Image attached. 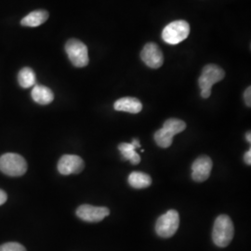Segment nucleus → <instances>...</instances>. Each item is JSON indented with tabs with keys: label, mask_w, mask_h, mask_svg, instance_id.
Returning <instances> with one entry per match:
<instances>
[{
	"label": "nucleus",
	"mask_w": 251,
	"mask_h": 251,
	"mask_svg": "<svg viewBox=\"0 0 251 251\" xmlns=\"http://www.w3.org/2000/svg\"><path fill=\"white\" fill-rule=\"evenodd\" d=\"M234 227L231 218L227 215L217 217L212 230V240L217 247L225 248L233 240Z\"/></svg>",
	"instance_id": "obj_1"
},
{
	"label": "nucleus",
	"mask_w": 251,
	"mask_h": 251,
	"mask_svg": "<svg viewBox=\"0 0 251 251\" xmlns=\"http://www.w3.org/2000/svg\"><path fill=\"white\" fill-rule=\"evenodd\" d=\"M225 72L223 68L216 64H207L198 78V85L201 89V97L207 99L211 95L212 86L225 78Z\"/></svg>",
	"instance_id": "obj_2"
},
{
	"label": "nucleus",
	"mask_w": 251,
	"mask_h": 251,
	"mask_svg": "<svg viewBox=\"0 0 251 251\" xmlns=\"http://www.w3.org/2000/svg\"><path fill=\"white\" fill-rule=\"evenodd\" d=\"M0 171L10 177H19L26 172L27 163L20 154L8 152L0 157Z\"/></svg>",
	"instance_id": "obj_3"
},
{
	"label": "nucleus",
	"mask_w": 251,
	"mask_h": 251,
	"mask_svg": "<svg viewBox=\"0 0 251 251\" xmlns=\"http://www.w3.org/2000/svg\"><path fill=\"white\" fill-rule=\"evenodd\" d=\"M190 25L188 23L179 20L174 21L164 28L162 32L163 40L170 45H177L188 37Z\"/></svg>",
	"instance_id": "obj_4"
},
{
	"label": "nucleus",
	"mask_w": 251,
	"mask_h": 251,
	"mask_svg": "<svg viewBox=\"0 0 251 251\" xmlns=\"http://www.w3.org/2000/svg\"><path fill=\"white\" fill-rule=\"evenodd\" d=\"M179 225V212L175 209H171L157 219L155 232L162 238H170L178 231Z\"/></svg>",
	"instance_id": "obj_5"
},
{
	"label": "nucleus",
	"mask_w": 251,
	"mask_h": 251,
	"mask_svg": "<svg viewBox=\"0 0 251 251\" xmlns=\"http://www.w3.org/2000/svg\"><path fill=\"white\" fill-rule=\"evenodd\" d=\"M65 51L75 67H85L89 64V50L87 46L77 39H70L65 44Z\"/></svg>",
	"instance_id": "obj_6"
},
{
	"label": "nucleus",
	"mask_w": 251,
	"mask_h": 251,
	"mask_svg": "<svg viewBox=\"0 0 251 251\" xmlns=\"http://www.w3.org/2000/svg\"><path fill=\"white\" fill-rule=\"evenodd\" d=\"M110 214V210L105 206L82 205L76 209V215L87 223H99Z\"/></svg>",
	"instance_id": "obj_7"
},
{
	"label": "nucleus",
	"mask_w": 251,
	"mask_h": 251,
	"mask_svg": "<svg viewBox=\"0 0 251 251\" xmlns=\"http://www.w3.org/2000/svg\"><path fill=\"white\" fill-rule=\"evenodd\" d=\"M85 168V163L78 155L64 154L58 162V171L62 175L78 174Z\"/></svg>",
	"instance_id": "obj_8"
},
{
	"label": "nucleus",
	"mask_w": 251,
	"mask_h": 251,
	"mask_svg": "<svg viewBox=\"0 0 251 251\" xmlns=\"http://www.w3.org/2000/svg\"><path fill=\"white\" fill-rule=\"evenodd\" d=\"M141 58L148 67L152 69L160 68L164 63V56L160 48L152 42L144 46Z\"/></svg>",
	"instance_id": "obj_9"
},
{
	"label": "nucleus",
	"mask_w": 251,
	"mask_h": 251,
	"mask_svg": "<svg viewBox=\"0 0 251 251\" xmlns=\"http://www.w3.org/2000/svg\"><path fill=\"white\" fill-rule=\"evenodd\" d=\"M213 163L207 155H201L192 165V178L197 182H203L209 178Z\"/></svg>",
	"instance_id": "obj_10"
},
{
	"label": "nucleus",
	"mask_w": 251,
	"mask_h": 251,
	"mask_svg": "<svg viewBox=\"0 0 251 251\" xmlns=\"http://www.w3.org/2000/svg\"><path fill=\"white\" fill-rule=\"evenodd\" d=\"M114 108L117 111L126 112L130 114H138L142 111L143 104L139 100L133 97H124L117 100L114 104Z\"/></svg>",
	"instance_id": "obj_11"
},
{
	"label": "nucleus",
	"mask_w": 251,
	"mask_h": 251,
	"mask_svg": "<svg viewBox=\"0 0 251 251\" xmlns=\"http://www.w3.org/2000/svg\"><path fill=\"white\" fill-rule=\"evenodd\" d=\"M31 96H32V99L34 100L36 103L41 105L50 104V102L53 101L54 100L52 90L42 85H35L31 92Z\"/></svg>",
	"instance_id": "obj_12"
},
{
	"label": "nucleus",
	"mask_w": 251,
	"mask_h": 251,
	"mask_svg": "<svg viewBox=\"0 0 251 251\" xmlns=\"http://www.w3.org/2000/svg\"><path fill=\"white\" fill-rule=\"evenodd\" d=\"M49 19V12L39 9L30 12L25 18L21 21L22 25L27 27H37L43 25Z\"/></svg>",
	"instance_id": "obj_13"
},
{
	"label": "nucleus",
	"mask_w": 251,
	"mask_h": 251,
	"mask_svg": "<svg viewBox=\"0 0 251 251\" xmlns=\"http://www.w3.org/2000/svg\"><path fill=\"white\" fill-rule=\"evenodd\" d=\"M127 181L131 187L135 189H144L152 184V178L144 172L133 171L128 176Z\"/></svg>",
	"instance_id": "obj_14"
},
{
	"label": "nucleus",
	"mask_w": 251,
	"mask_h": 251,
	"mask_svg": "<svg viewBox=\"0 0 251 251\" xmlns=\"http://www.w3.org/2000/svg\"><path fill=\"white\" fill-rule=\"evenodd\" d=\"M18 82L20 86L24 89L34 87L36 83V74L31 68L25 67L19 72Z\"/></svg>",
	"instance_id": "obj_15"
},
{
	"label": "nucleus",
	"mask_w": 251,
	"mask_h": 251,
	"mask_svg": "<svg viewBox=\"0 0 251 251\" xmlns=\"http://www.w3.org/2000/svg\"><path fill=\"white\" fill-rule=\"evenodd\" d=\"M162 128L168 134L174 137L175 135L179 134L186 128V124L184 121L177 118H170L165 121Z\"/></svg>",
	"instance_id": "obj_16"
},
{
	"label": "nucleus",
	"mask_w": 251,
	"mask_h": 251,
	"mask_svg": "<svg viewBox=\"0 0 251 251\" xmlns=\"http://www.w3.org/2000/svg\"><path fill=\"white\" fill-rule=\"evenodd\" d=\"M118 150L126 160H129L132 165H138L141 162V157L136 152V148L132 144L122 143L118 145Z\"/></svg>",
	"instance_id": "obj_17"
},
{
	"label": "nucleus",
	"mask_w": 251,
	"mask_h": 251,
	"mask_svg": "<svg viewBox=\"0 0 251 251\" xmlns=\"http://www.w3.org/2000/svg\"><path fill=\"white\" fill-rule=\"evenodd\" d=\"M153 139L155 144H157L159 147L161 148H168L172 144L173 141V137L171 135L168 134L163 128L158 129L154 135H153Z\"/></svg>",
	"instance_id": "obj_18"
},
{
	"label": "nucleus",
	"mask_w": 251,
	"mask_h": 251,
	"mask_svg": "<svg viewBox=\"0 0 251 251\" xmlns=\"http://www.w3.org/2000/svg\"><path fill=\"white\" fill-rule=\"evenodd\" d=\"M0 251H26L25 248L16 242H9L0 246Z\"/></svg>",
	"instance_id": "obj_19"
},
{
	"label": "nucleus",
	"mask_w": 251,
	"mask_h": 251,
	"mask_svg": "<svg viewBox=\"0 0 251 251\" xmlns=\"http://www.w3.org/2000/svg\"><path fill=\"white\" fill-rule=\"evenodd\" d=\"M244 100H245V102H246V105L248 107H251V88L249 87L247 90H245V93H244Z\"/></svg>",
	"instance_id": "obj_20"
},
{
	"label": "nucleus",
	"mask_w": 251,
	"mask_h": 251,
	"mask_svg": "<svg viewBox=\"0 0 251 251\" xmlns=\"http://www.w3.org/2000/svg\"><path fill=\"white\" fill-rule=\"evenodd\" d=\"M244 160L246 162L247 165L251 166V149H249L247 152H245L244 155Z\"/></svg>",
	"instance_id": "obj_21"
},
{
	"label": "nucleus",
	"mask_w": 251,
	"mask_h": 251,
	"mask_svg": "<svg viewBox=\"0 0 251 251\" xmlns=\"http://www.w3.org/2000/svg\"><path fill=\"white\" fill-rule=\"evenodd\" d=\"M7 199H8L7 194L3 190L0 189V206L3 205L7 201Z\"/></svg>",
	"instance_id": "obj_22"
},
{
	"label": "nucleus",
	"mask_w": 251,
	"mask_h": 251,
	"mask_svg": "<svg viewBox=\"0 0 251 251\" xmlns=\"http://www.w3.org/2000/svg\"><path fill=\"white\" fill-rule=\"evenodd\" d=\"M130 144H132V145L134 146L136 149H137V148H139V147H141V144H140V142H139V141H138L137 139H133L132 143H130Z\"/></svg>",
	"instance_id": "obj_23"
},
{
	"label": "nucleus",
	"mask_w": 251,
	"mask_h": 251,
	"mask_svg": "<svg viewBox=\"0 0 251 251\" xmlns=\"http://www.w3.org/2000/svg\"><path fill=\"white\" fill-rule=\"evenodd\" d=\"M251 131H249L247 134H246V139H247V141L251 144Z\"/></svg>",
	"instance_id": "obj_24"
}]
</instances>
